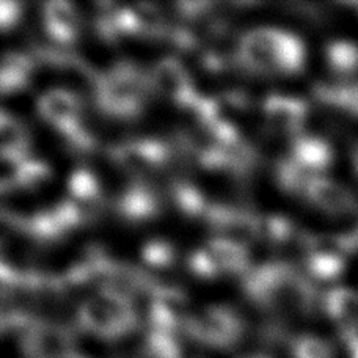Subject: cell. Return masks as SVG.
I'll list each match as a JSON object with an SVG mask.
<instances>
[{
    "label": "cell",
    "mask_w": 358,
    "mask_h": 358,
    "mask_svg": "<svg viewBox=\"0 0 358 358\" xmlns=\"http://www.w3.org/2000/svg\"><path fill=\"white\" fill-rule=\"evenodd\" d=\"M234 59L250 73L289 76L303 69L305 46L289 30L257 27L239 38Z\"/></svg>",
    "instance_id": "1"
},
{
    "label": "cell",
    "mask_w": 358,
    "mask_h": 358,
    "mask_svg": "<svg viewBox=\"0 0 358 358\" xmlns=\"http://www.w3.org/2000/svg\"><path fill=\"white\" fill-rule=\"evenodd\" d=\"M150 85L148 73L132 62H118L104 73H96L92 96L96 108L106 117L134 120L142 112Z\"/></svg>",
    "instance_id": "2"
},
{
    "label": "cell",
    "mask_w": 358,
    "mask_h": 358,
    "mask_svg": "<svg viewBox=\"0 0 358 358\" xmlns=\"http://www.w3.org/2000/svg\"><path fill=\"white\" fill-rule=\"evenodd\" d=\"M38 112L76 151L94 148V137L82 123L80 101L68 88H49L40 94Z\"/></svg>",
    "instance_id": "3"
},
{
    "label": "cell",
    "mask_w": 358,
    "mask_h": 358,
    "mask_svg": "<svg viewBox=\"0 0 358 358\" xmlns=\"http://www.w3.org/2000/svg\"><path fill=\"white\" fill-rule=\"evenodd\" d=\"M185 334L192 340L209 348L229 349L241 341L245 324L234 310L228 306H204L185 322Z\"/></svg>",
    "instance_id": "4"
},
{
    "label": "cell",
    "mask_w": 358,
    "mask_h": 358,
    "mask_svg": "<svg viewBox=\"0 0 358 358\" xmlns=\"http://www.w3.org/2000/svg\"><path fill=\"white\" fill-rule=\"evenodd\" d=\"M107 155L121 170L142 176L169 164L171 146L162 138H132L108 146Z\"/></svg>",
    "instance_id": "5"
},
{
    "label": "cell",
    "mask_w": 358,
    "mask_h": 358,
    "mask_svg": "<svg viewBox=\"0 0 358 358\" xmlns=\"http://www.w3.org/2000/svg\"><path fill=\"white\" fill-rule=\"evenodd\" d=\"M148 79L155 92L187 110H194L200 99L187 69L176 57H162L157 60L150 69Z\"/></svg>",
    "instance_id": "6"
},
{
    "label": "cell",
    "mask_w": 358,
    "mask_h": 358,
    "mask_svg": "<svg viewBox=\"0 0 358 358\" xmlns=\"http://www.w3.org/2000/svg\"><path fill=\"white\" fill-rule=\"evenodd\" d=\"M189 302L182 291L169 286H155L150 291V329L176 335L189 321Z\"/></svg>",
    "instance_id": "7"
},
{
    "label": "cell",
    "mask_w": 358,
    "mask_h": 358,
    "mask_svg": "<svg viewBox=\"0 0 358 358\" xmlns=\"http://www.w3.org/2000/svg\"><path fill=\"white\" fill-rule=\"evenodd\" d=\"M113 209L120 219L129 225H142L156 219L162 209V201L156 189L140 179H134L115 198Z\"/></svg>",
    "instance_id": "8"
},
{
    "label": "cell",
    "mask_w": 358,
    "mask_h": 358,
    "mask_svg": "<svg viewBox=\"0 0 358 358\" xmlns=\"http://www.w3.org/2000/svg\"><path fill=\"white\" fill-rule=\"evenodd\" d=\"M21 338L24 355L29 358H50L71 349L73 335L66 327L35 319Z\"/></svg>",
    "instance_id": "9"
},
{
    "label": "cell",
    "mask_w": 358,
    "mask_h": 358,
    "mask_svg": "<svg viewBox=\"0 0 358 358\" xmlns=\"http://www.w3.org/2000/svg\"><path fill=\"white\" fill-rule=\"evenodd\" d=\"M263 115L271 129L281 134L300 136L308 117V104L302 98L271 93L263 102Z\"/></svg>",
    "instance_id": "10"
},
{
    "label": "cell",
    "mask_w": 358,
    "mask_h": 358,
    "mask_svg": "<svg viewBox=\"0 0 358 358\" xmlns=\"http://www.w3.org/2000/svg\"><path fill=\"white\" fill-rule=\"evenodd\" d=\"M303 195L308 198L315 206L329 214L341 215L354 213L358 208L355 196L350 194L344 185L321 175H315L310 178Z\"/></svg>",
    "instance_id": "11"
},
{
    "label": "cell",
    "mask_w": 358,
    "mask_h": 358,
    "mask_svg": "<svg viewBox=\"0 0 358 358\" xmlns=\"http://www.w3.org/2000/svg\"><path fill=\"white\" fill-rule=\"evenodd\" d=\"M43 25L48 36L59 44L74 41L79 29V17L74 6L66 0H48L43 3Z\"/></svg>",
    "instance_id": "12"
},
{
    "label": "cell",
    "mask_w": 358,
    "mask_h": 358,
    "mask_svg": "<svg viewBox=\"0 0 358 358\" xmlns=\"http://www.w3.org/2000/svg\"><path fill=\"white\" fill-rule=\"evenodd\" d=\"M78 324L90 334L106 341H115L126 336L112 313L93 296L82 300L78 306Z\"/></svg>",
    "instance_id": "13"
},
{
    "label": "cell",
    "mask_w": 358,
    "mask_h": 358,
    "mask_svg": "<svg viewBox=\"0 0 358 358\" xmlns=\"http://www.w3.org/2000/svg\"><path fill=\"white\" fill-rule=\"evenodd\" d=\"M289 156L311 175H317L334 161V148L327 138L300 134L292 140Z\"/></svg>",
    "instance_id": "14"
},
{
    "label": "cell",
    "mask_w": 358,
    "mask_h": 358,
    "mask_svg": "<svg viewBox=\"0 0 358 358\" xmlns=\"http://www.w3.org/2000/svg\"><path fill=\"white\" fill-rule=\"evenodd\" d=\"M325 313L340 325L344 336L357 335L358 329V292L348 287H331L322 300Z\"/></svg>",
    "instance_id": "15"
},
{
    "label": "cell",
    "mask_w": 358,
    "mask_h": 358,
    "mask_svg": "<svg viewBox=\"0 0 358 358\" xmlns=\"http://www.w3.org/2000/svg\"><path fill=\"white\" fill-rule=\"evenodd\" d=\"M35 68V60L22 52H5L0 62V90L15 93L29 85Z\"/></svg>",
    "instance_id": "16"
},
{
    "label": "cell",
    "mask_w": 358,
    "mask_h": 358,
    "mask_svg": "<svg viewBox=\"0 0 358 358\" xmlns=\"http://www.w3.org/2000/svg\"><path fill=\"white\" fill-rule=\"evenodd\" d=\"M325 60L336 78L348 80L358 74V44L349 40H331L325 44Z\"/></svg>",
    "instance_id": "17"
},
{
    "label": "cell",
    "mask_w": 358,
    "mask_h": 358,
    "mask_svg": "<svg viewBox=\"0 0 358 358\" xmlns=\"http://www.w3.org/2000/svg\"><path fill=\"white\" fill-rule=\"evenodd\" d=\"M171 198L176 204L179 213L187 219L204 220L213 201L208 200L201 189H198L189 181H175L171 184Z\"/></svg>",
    "instance_id": "18"
},
{
    "label": "cell",
    "mask_w": 358,
    "mask_h": 358,
    "mask_svg": "<svg viewBox=\"0 0 358 358\" xmlns=\"http://www.w3.org/2000/svg\"><path fill=\"white\" fill-rule=\"evenodd\" d=\"M30 140L24 124L6 110L0 112V152L27 159Z\"/></svg>",
    "instance_id": "19"
},
{
    "label": "cell",
    "mask_w": 358,
    "mask_h": 358,
    "mask_svg": "<svg viewBox=\"0 0 358 358\" xmlns=\"http://www.w3.org/2000/svg\"><path fill=\"white\" fill-rule=\"evenodd\" d=\"M208 244L213 247L217 258H219L223 272L244 277V275L250 271L252 263L250 257H248L247 247H242L239 244H236V242L220 238L209 239Z\"/></svg>",
    "instance_id": "20"
},
{
    "label": "cell",
    "mask_w": 358,
    "mask_h": 358,
    "mask_svg": "<svg viewBox=\"0 0 358 358\" xmlns=\"http://www.w3.org/2000/svg\"><path fill=\"white\" fill-rule=\"evenodd\" d=\"M69 198L82 206L92 209L98 206L102 200L101 187L96 176L88 169H76L68 178Z\"/></svg>",
    "instance_id": "21"
},
{
    "label": "cell",
    "mask_w": 358,
    "mask_h": 358,
    "mask_svg": "<svg viewBox=\"0 0 358 358\" xmlns=\"http://www.w3.org/2000/svg\"><path fill=\"white\" fill-rule=\"evenodd\" d=\"M292 220L280 214H257V239L271 245H281L294 236Z\"/></svg>",
    "instance_id": "22"
},
{
    "label": "cell",
    "mask_w": 358,
    "mask_h": 358,
    "mask_svg": "<svg viewBox=\"0 0 358 358\" xmlns=\"http://www.w3.org/2000/svg\"><path fill=\"white\" fill-rule=\"evenodd\" d=\"M315 96L321 102L358 118V84L316 85Z\"/></svg>",
    "instance_id": "23"
},
{
    "label": "cell",
    "mask_w": 358,
    "mask_h": 358,
    "mask_svg": "<svg viewBox=\"0 0 358 358\" xmlns=\"http://www.w3.org/2000/svg\"><path fill=\"white\" fill-rule=\"evenodd\" d=\"M131 15L136 24L137 35L150 38H164L167 35V25L162 11L156 5L140 2L129 5Z\"/></svg>",
    "instance_id": "24"
},
{
    "label": "cell",
    "mask_w": 358,
    "mask_h": 358,
    "mask_svg": "<svg viewBox=\"0 0 358 358\" xmlns=\"http://www.w3.org/2000/svg\"><path fill=\"white\" fill-rule=\"evenodd\" d=\"M311 176L315 175L306 171L289 155L281 157L275 165V178H277L278 187L287 194H303Z\"/></svg>",
    "instance_id": "25"
},
{
    "label": "cell",
    "mask_w": 358,
    "mask_h": 358,
    "mask_svg": "<svg viewBox=\"0 0 358 358\" xmlns=\"http://www.w3.org/2000/svg\"><path fill=\"white\" fill-rule=\"evenodd\" d=\"M50 178H52V170L46 162L40 161V159L27 157L19 167L16 189L38 190Z\"/></svg>",
    "instance_id": "26"
},
{
    "label": "cell",
    "mask_w": 358,
    "mask_h": 358,
    "mask_svg": "<svg viewBox=\"0 0 358 358\" xmlns=\"http://www.w3.org/2000/svg\"><path fill=\"white\" fill-rule=\"evenodd\" d=\"M145 352L150 358H182L176 335L155 329L146 334Z\"/></svg>",
    "instance_id": "27"
},
{
    "label": "cell",
    "mask_w": 358,
    "mask_h": 358,
    "mask_svg": "<svg viewBox=\"0 0 358 358\" xmlns=\"http://www.w3.org/2000/svg\"><path fill=\"white\" fill-rule=\"evenodd\" d=\"M187 266L189 271L200 278H215L223 273L220 261L208 242L192 252Z\"/></svg>",
    "instance_id": "28"
},
{
    "label": "cell",
    "mask_w": 358,
    "mask_h": 358,
    "mask_svg": "<svg viewBox=\"0 0 358 358\" xmlns=\"http://www.w3.org/2000/svg\"><path fill=\"white\" fill-rule=\"evenodd\" d=\"M306 271L316 280H335L340 277L346 266V258L330 257V255H306Z\"/></svg>",
    "instance_id": "29"
},
{
    "label": "cell",
    "mask_w": 358,
    "mask_h": 358,
    "mask_svg": "<svg viewBox=\"0 0 358 358\" xmlns=\"http://www.w3.org/2000/svg\"><path fill=\"white\" fill-rule=\"evenodd\" d=\"M140 257H142L143 263L151 268H167L175 263L176 252L169 241L156 238L145 242L142 250H140Z\"/></svg>",
    "instance_id": "30"
},
{
    "label": "cell",
    "mask_w": 358,
    "mask_h": 358,
    "mask_svg": "<svg viewBox=\"0 0 358 358\" xmlns=\"http://www.w3.org/2000/svg\"><path fill=\"white\" fill-rule=\"evenodd\" d=\"M292 358H334L327 341L315 335H300L292 341Z\"/></svg>",
    "instance_id": "31"
},
{
    "label": "cell",
    "mask_w": 358,
    "mask_h": 358,
    "mask_svg": "<svg viewBox=\"0 0 358 358\" xmlns=\"http://www.w3.org/2000/svg\"><path fill=\"white\" fill-rule=\"evenodd\" d=\"M19 16H21V3L15 2V0H2L0 2V24H2L3 30L15 25Z\"/></svg>",
    "instance_id": "32"
},
{
    "label": "cell",
    "mask_w": 358,
    "mask_h": 358,
    "mask_svg": "<svg viewBox=\"0 0 358 358\" xmlns=\"http://www.w3.org/2000/svg\"><path fill=\"white\" fill-rule=\"evenodd\" d=\"M350 352H352V358H358V335L346 338Z\"/></svg>",
    "instance_id": "33"
},
{
    "label": "cell",
    "mask_w": 358,
    "mask_h": 358,
    "mask_svg": "<svg viewBox=\"0 0 358 358\" xmlns=\"http://www.w3.org/2000/svg\"><path fill=\"white\" fill-rule=\"evenodd\" d=\"M50 358H87V357H84V355H80V354H78V352H71V350H66V352L57 354V355H54V357H50Z\"/></svg>",
    "instance_id": "34"
},
{
    "label": "cell",
    "mask_w": 358,
    "mask_h": 358,
    "mask_svg": "<svg viewBox=\"0 0 358 358\" xmlns=\"http://www.w3.org/2000/svg\"><path fill=\"white\" fill-rule=\"evenodd\" d=\"M352 161H354V169L358 175V143L354 146V151H352Z\"/></svg>",
    "instance_id": "35"
},
{
    "label": "cell",
    "mask_w": 358,
    "mask_h": 358,
    "mask_svg": "<svg viewBox=\"0 0 358 358\" xmlns=\"http://www.w3.org/2000/svg\"><path fill=\"white\" fill-rule=\"evenodd\" d=\"M250 358H267V357H263V355H259V357H250Z\"/></svg>",
    "instance_id": "36"
},
{
    "label": "cell",
    "mask_w": 358,
    "mask_h": 358,
    "mask_svg": "<svg viewBox=\"0 0 358 358\" xmlns=\"http://www.w3.org/2000/svg\"><path fill=\"white\" fill-rule=\"evenodd\" d=\"M355 6H357V8H358V3H357V5H355Z\"/></svg>",
    "instance_id": "37"
}]
</instances>
